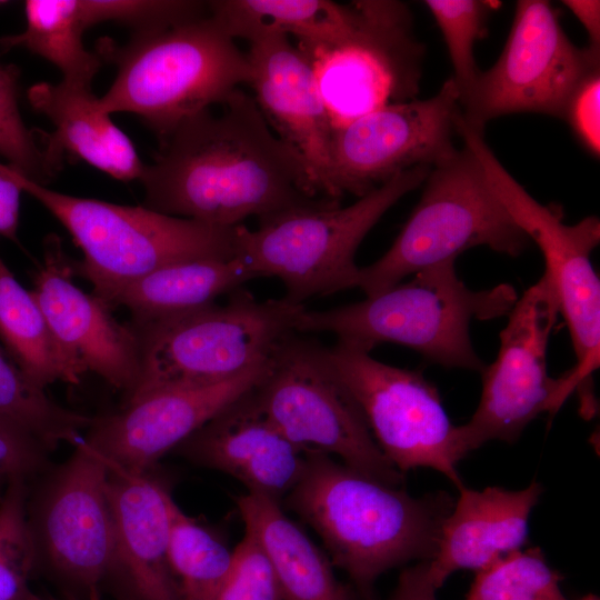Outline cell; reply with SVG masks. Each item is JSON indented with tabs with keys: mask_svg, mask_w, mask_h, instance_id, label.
Here are the masks:
<instances>
[{
	"mask_svg": "<svg viewBox=\"0 0 600 600\" xmlns=\"http://www.w3.org/2000/svg\"><path fill=\"white\" fill-rule=\"evenodd\" d=\"M219 114L201 111L160 140L140 181L144 207L217 227H236L334 202L302 156L273 134L253 97L236 89Z\"/></svg>",
	"mask_w": 600,
	"mask_h": 600,
	"instance_id": "obj_1",
	"label": "cell"
},
{
	"mask_svg": "<svg viewBox=\"0 0 600 600\" xmlns=\"http://www.w3.org/2000/svg\"><path fill=\"white\" fill-rule=\"evenodd\" d=\"M284 501L319 534L361 600H374L386 571L434 557L454 503L447 493L414 498L313 450Z\"/></svg>",
	"mask_w": 600,
	"mask_h": 600,
	"instance_id": "obj_2",
	"label": "cell"
},
{
	"mask_svg": "<svg viewBox=\"0 0 600 600\" xmlns=\"http://www.w3.org/2000/svg\"><path fill=\"white\" fill-rule=\"evenodd\" d=\"M518 298L509 283L469 289L457 276L456 259H449L362 301L303 309L293 331L329 332L369 352L380 343H396L442 367L481 373L486 364L473 349L470 323L508 316Z\"/></svg>",
	"mask_w": 600,
	"mask_h": 600,
	"instance_id": "obj_3",
	"label": "cell"
},
{
	"mask_svg": "<svg viewBox=\"0 0 600 600\" xmlns=\"http://www.w3.org/2000/svg\"><path fill=\"white\" fill-rule=\"evenodd\" d=\"M98 54L117 67L116 79L99 98L102 110L141 117L159 140L251 80L247 53L209 13L134 33L120 47L103 39Z\"/></svg>",
	"mask_w": 600,
	"mask_h": 600,
	"instance_id": "obj_4",
	"label": "cell"
},
{
	"mask_svg": "<svg viewBox=\"0 0 600 600\" xmlns=\"http://www.w3.org/2000/svg\"><path fill=\"white\" fill-rule=\"evenodd\" d=\"M1 170L68 230L83 259L73 266L93 294L113 308L118 294L150 272L177 262L232 259L234 228L168 216L144 206L73 197L44 187L9 164Z\"/></svg>",
	"mask_w": 600,
	"mask_h": 600,
	"instance_id": "obj_5",
	"label": "cell"
},
{
	"mask_svg": "<svg viewBox=\"0 0 600 600\" xmlns=\"http://www.w3.org/2000/svg\"><path fill=\"white\" fill-rule=\"evenodd\" d=\"M432 167L402 171L356 202L287 211L234 228V253L256 278L277 277L284 298L303 304L313 297L358 288L357 249L380 218L424 182Z\"/></svg>",
	"mask_w": 600,
	"mask_h": 600,
	"instance_id": "obj_6",
	"label": "cell"
},
{
	"mask_svg": "<svg viewBox=\"0 0 600 600\" xmlns=\"http://www.w3.org/2000/svg\"><path fill=\"white\" fill-rule=\"evenodd\" d=\"M303 309L284 297L258 300L238 288L223 304L131 326L141 367L127 402L159 389L211 384L240 374L269 358Z\"/></svg>",
	"mask_w": 600,
	"mask_h": 600,
	"instance_id": "obj_7",
	"label": "cell"
},
{
	"mask_svg": "<svg viewBox=\"0 0 600 600\" xmlns=\"http://www.w3.org/2000/svg\"><path fill=\"white\" fill-rule=\"evenodd\" d=\"M424 182L418 204L390 249L360 267L358 288L366 297L474 247L517 257L530 244L467 146L436 163Z\"/></svg>",
	"mask_w": 600,
	"mask_h": 600,
	"instance_id": "obj_8",
	"label": "cell"
},
{
	"mask_svg": "<svg viewBox=\"0 0 600 600\" xmlns=\"http://www.w3.org/2000/svg\"><path fill=\"white\" fill-rule=\"evenodd\" d=\"M273 426L306 452L337 456L347 467L400 487L403 473L383 454L337 373L328 347L291 331L274 347L267 372L252 389Z\"/></svg>",
	"mask_w": 600,
	"mask_h": 600,
	"instance_id": "obj_9",
	"label": "cell"
},
{
	"mask_svg": "<svg viewBox=\"0 0 600 600\" xmlns=\"http://www.w3.org/2000/svg\"><path fill=\"white\" fill-rule=\"evenodd\" d=\"M456 132L477 157L493 192L514 222L541 250L546 270L569 329L576 366L566 372L570 392H579L581 412L593 416L592 373L600 362V281L590 254L600 241V220L587 217L563 222L561 210L532 198L504 169L483 139L460 116Z\"/></svg>",
	"mask_w": 600,
	"mask_h": 600,
	"instance_id": "obj_10",
	"label": "cell"
},
{
	"mask_svg": "<svg viewBox=\"0 0 600 600\" xmlns=\"http://www.w3.org/2000/svg\"><path fill=\"white\" fill-rule=\"evenodd\" d=\"M74 447L28 496V523L38 568L72 598L101 600L111 581L124 590L107 493L109 467L83 438Z\"/></svg>",
	"mask_w": 600,
	"mask_h": 600,
	"instance_id": "obj_11",
	"label": "cell"
},
{
	"mask_svg": "<svg viewBox=\"0 0 600 600\" xmlns=\"http://www.w3.org/2000/svg\"><path fill=\"white\" fill-rule=\"evenodd\" d=\"M360 19L343 41L304 44L332 130L381 107L416 100L424 47L407 3L359 0Z\"/></svg>",
	"mask_w": 600,
	"mask_h": 600,
	"instance_id": "obj_12",
	"label": "cell"
},
{
	"mask_svg": "<svg viewBox=\"0 0 600 600\" xmlns=\"http://www.w3.org/2000/svg\"><path fill=\"white\" fill-rule=\"evenodd\" d=\"M600 54L578 48L544 0H519L506 46L459 100L461 118L483 132L497 117L533 112L561 118L579 83L600 69Z\"/></svg>",
	"mask_w": 600,
	"mask_h": 600,
	"instance_id": "obj_13",
	"label": "cell"
},
{
	"mask_svg": "<svg viewBox=\"0 0 600 600\" xmlns=\"http://www.w3.org/2000/svg\"><path fill=\"white\" fill-rule=\"evenodd\" d=\"M328 353L387 459L402 473L419 467L438 470L461 489L457 426L437 387L420 371L383 363L347 342L337 340Z\"/></svg>",
	"mask_w": 600,
	"mask_h": 600,
	"instance_id": "obj_14",
	"label": "cell"
},
{
	"mask_svg": "<svg viewBox=\"0 0 600 600\" xmlns=\"http://www.w3.org/2000/svg\"><path fill=\"white\" fill-rule=\"evenodd\" d=\"M559 314L544 274L518 298L499 334L497 358L481 372L478 408L457 426L463 458L491 440L514 442L533 419L554 414L570 396L564 374L553 379L547 370V347Z\"/></svg>",
	"mask_w": 600,
	"mask_h": 600,
	"instance_id": "obj_15",
	"label": "cell"
},
{
	"mask_svg": "<svg viewBox=\"0 0 600 600\" xmlns=\"http://www.w3.org/2000/svg\"><path fill=\"white\" fill-rule=\"evenodd\" d=\"M459 92L449 78L433 97L381 107L332 130L329 197H363L396 174L433 167L453 146Z\"/></svg>",
	"mask_w": 600,
	"mask_h": 600,
	"instance_id": "obj_16",
	"label": "cell"
},
{
	"mask_svg": "<svg viewBox=\"0 0 600 600\" xmlns=\"http://www.w3.org/2000/svg\"><path fill=\"white\" fill-rule=\"evenodd\" d=\"M268 364L269 358L221 382L147 393L128 401L119 412L94 418L83 440L108 464L138 472L152 470L167 452L252 390Z\"/></svg>",
	"mask_w": 600,
	"mask_h": 600,
	"instance_id": "obj_17",
	"label": "cell"
},
{
	"mask_svg": "<svg viewBox=\"0 0 600 600\" xmlns=\"http://www.w3.org/2000/svg\"><path fill=\"white\" fill-rule=\"evenodd\" d=\"M73 271L60 238L49 234L31 292L64 353L128 398L140 377L138 334L118 322L102 300L74 284Z\"/></svg>",
	"mask_w": 600,
	"mask_h": 600,
	"instance_id": "obj_18",
	"label": "cell"
},
{
	"mask_svg": "<svg viewBox=\"0 0 600 600\" xmlns=\"http://www.w3.org/2000/svg\"><path fill=\"white\" fill-rule=\"evenodd\" d=\"M174 451L197 466L233 477L248 492L279 503L300 480L307 454L267 418L252 390L218 412Z\"/></svg>",
	"mask_w": 600,
	"mask_h": 600,
	"instance_id": "obj_19",
	"label": "cell"
},
{
	"mask_svg": "<svg viewBox=\"0 0 600 600\" xmlns=\"http://www.w3.org/2000/svg\"><path fill=\"white\" fill-rule=\"evenodd\" d=\"M248 41L251 67L248 86L254 91V100L279 138L306 160L320 194L331 199L332 127L308 58L283 33H259Z\"/></svg>",
	"mask_w": 600,
	"mask_h": 600,
	"instance_id": "obj_20",
	"label": "cell"
},
{
	"mask_svg": "<svg viewBox=\"0 0 600 600\" xmlns=\"http://www.w3.org/2000/svg\"><path fill=\"white\" fill-rule=\"evenodd\" d=\"M108 467L107 493L126 592L133 600H179L169 566L170 488L153 469Z\"/></svg>",
	"mask_w": 600,
	"mask_h": 600,
	"instance_id": "obj_21",
	"label": "cell"
},
{
	"mask_svg": "<svg viewBox=\"0 0 600 600\" xmlns=\"http://www.w3.org/2000/svg\"><path fill=\"white\" fill-rule=\"evenodd\" d=\"M459 498L442 523L434 557L428 570L439 589L461 569L480 570L528 543V521L542 488L532 482L517 491L488 487L459 489Z\"/></svg>",
	"mask_w": 600,
	"mask_h": 600,
	"instance_id": "obj_22",
	"label": "cell"
},
{
	"mask_svg": "<svg viewBox=\"0 0 600 600\" xmlns=\"http://www.w3.org/2000/svg\"><path fill=\"white\" fill-rule=\"evenodd\" d=\"M27 96L32 108L54 127L51 133L39 132L53 173L69 153L117 180H140L144 163L129 137L102 110L91 86L39 82Z\"/></svg>",
	"mask_w": 600,
	"mask_h": 600,
	"instance_id": "obj_23",
	"label": "cell"
},
{
	"mask_svg": "<svg viewBox=\"0 0 600 600\" xmlns=\"http://www.w3.org/2000/svg\"><path fill=\"white\" fill-rule=\"evenodd\" d=\"M244 528L262 547L283 600H356L334 576L331 561L282 511L281 503L247 492L237 500Z\"/></svg>",
	"mask_w": 600,
	"mask_h": 600,
	"instance_id": "obj_24",
	"label": "cell"
},
{
	"mask_svg": "<svg viewBox=\"0 0 600 600\" xmlns=\"http://www.w3.org/2000/svg\"><path fill=\"white\" fill-rule=\"evenodd\" d=\"M253 278L238 257L177 262L127 286L113 307L124 306L132 314V326H142L212 303Z\"/></svg>",
	"mask_w": 600,
	"mask_h": 600,
	"instance_id": "obj_25",
	"label": "cell"
},
{
	"mask_svg": "<svg viewBox=\"0 0 600 600\" xmlns=\"http://www.w3.org/2000/svg\"><path fill=\"white\" fill-rule=\"evenodd\" d=\"M211 18L233 39L278 32L299 43L329 46L347 39L360 19L358 1L329 0H214Z\"/></svg>",
	"mask_w": 600,
	"mask_h": 600,
	"instance_id": "obj_26",
	"label": "cell"
},
{
	"mask_svg": "<svg viewBox=\"0 0 600 600\" xmlns=\"http://www.w3.org/2000/svg\"><path fill=\"white\" fill-rule=\"evenodd\" d=\"M0 343L38 387L80 382L84 373L61 349L33 293L23 288L0 258Z\"/></svg>",
	"mask_w": 600,
	"mask_h": 600,
	"instance_id": "obj_27",
	"label": "cell"
},
{
	"mask_svg": "<svg viewBox=\"0 0 600 600\" xmlns=\"http://www.w3.org/2000/svg\"><path fill=\"white\" fill-rule=\"evenodd\" d=\"M26 28L0 39L9 50L22 47L53 63L62 80L91 86L101 67L99 54L82 43L87 26L78 0H27Z\"/></svg>",
	"mask_w": 600,
	"mask_h": 600,
	"instance_id": "obj_28",
	"label": "cell"
},
{
	"mask_svg": "<svg viewBox=\"0 0 600 600\" xmlns=\"http://www.w3.org/2000/svg\"><path fill=\"white\" fill-rule=\"evenodd\" d=\"M233 550L170 501L169 566L179 600H214L232 564Z\"/></svg>",
	"mask_w": 600,
	"mask_h": 600,
	"instance_id": "obj_29",
	"label": "cell"
},
{
	"mask_svg": "<svg viewBox=\"0 0 600 600\" xmlns=\"http://www.w3.org/2000/svg\"><path fill=\"white\" fill-rule=\"evenodd\" d=\"M0 417L29 431L51 451L62 442L76 444L94 418L67 409L33 383L0 344Z\"/></svg>",
	"mask_w": 600,
	"mask_h": 600,
	"instance_id": "obj_30",
	"label": "cell"
},
{
	"mask_svg": "<svg viewBox=\"0 0 600 600\" xmlns=\"http://www.w3.org/2000/svg\"><path fill=\"white\" fill-rule=\"evenodd\" d=\"M27 479L10 477L0 499V600H46L30 587L38 568L28 523Z\"/></svg>",
	"mask_w": 600,
	"mask_h": 600,
	"instance_id": "obj_31",
	"label": "cell"
},
{
	"mask_svg": "<svg viewBox=\"0 0 600 600\" xmlns=\"http://www.w3.org/2000/svg\"><path fill=\"white\" fill-rule=\"evenodd\" d=\"M538 548L511 551L477 571L464 600H567Z\"/></svg>",
	"mask_w": 600,
	"mask_h": 600,
	"instance_id": "obj_32",
	"label": "cell"
},
{
	"mask_svg": "<svg viewBox=\"0 0 600 600\" xmlns=\"http://www.w3.org/2000/svg\"><path fill=\"white\" fill-rule=\"evenodd\" d=\"M441 30L453 69L452 80L459 100L473 87L480 70L476 64L473 48L486 32L488 14L493 6L482 0H427Z\"/></svg>",
	"mask_w": 600,
	"mask_h": 600,
	"instance_id": "obj_33",
	"label": "cell"
},
{
	"mask_svg": "<svg viewBox=\"0 0 600 600\" xmlns=\"http://www.w3.org/2000/svg\"><path fill=\"white\" fill-rule=\"evenodd\" d=\"M87 28L107 21L129 26L143 33L204 17L208 2L192 0H79Z\"/></svg>",
	"mask_w": 600,
	"mask_h": 600,
	"instance_id": "obj_34",
	"label": "cell"
},
{
	"mask_svg": "<svg viewBox=\"0 0 600 600\" xmlns=\"http://www.w3.org/2000/svg\"><path fill=\"white\" fill-rule=\"evenodd\" d=\"M19 69L0 62V154L9 166L40 182L53 174L37 136L23 122L18 107Z\"/></svg>",
	"mask_w": 600,
	"mask_h": 600,
	"instance_id": "obj_35",
	"label": "cell"
},
{
	"mask_svg": "<svg viewBox=\"0 0 600 600\" xmlns=\"http://www.w3.org/2000/svg\"><path fill=\"white\" fill-rule=\"evenodd\" d=\"M233 549L232 564L214 600H283L273 569L254 533Z\"/></svg>",
	"mask_w": 600,
	"mask_h": 600,
	"instance_id": "obj_36",
	"label": "cell"
},
{
	"mask_svg": "<svg viewBox=\"0 0 600 600\" xmlns=\"http://www.w3.org/2000/svg\"><path fill=\"white\" fill-rule=\"evenodd\" d=\"M50 449L29 431L0 417V469L26 479L48 468Z\"/></svg>",
	"mask_w": 600,
	"mask_h": 600,
	"instance_id": "obj_37",
	"label": "cell"
},
{
	"mask_svg": "<svg viewBox=\"0 0 600 600\" xmlns=\"http://www.w3.org/2000/svg\"><path fill=\"white\" fill-rule=\"evenodd\" d=\"M600 69L590 72L568 99L564 119L579 141L593 156L600 152Z\"/></svg>",
	"mask_w": 600,
	"mask_h": 600,
	"instance_id": "obj_38",
	"label": "cell"
},
{
	"mask_svg": "<svg viewBox=\"0 0 600 600\" xmlns=\"http://www.w3.org/2000/svg\"><path fill=\"white\" fill-rule=\"evenodd\" d=\"M437 590L426 560L401 572L388 600H437Z\"/></svg>",
	"mask_w": 600,
	"mask_h": 600,
	"instance_id": "obj_39",
	"label": "cell"
},
{
	"mask_svg": "<svg viewBox=\"0 0 600 600\" xmlns=\"http://www.w3.org/2000/svg\"><path fill=\"white\" fill-rule=\"evenodd\" d=\"M22 190L0 167V236L17 239Z\"/></svg>",
	"mask_w": 600,
	"mask_h": 600,
	"instance_id": "obj_40",
	"label": "cell"
},
{
	"mask_svg": "<svg viewBox=\"0 0 600 600\" xmlns=\"http://www.w3.org/2000/svg\"><path fill=\"white\" fill-rule=\"evenodd\" d=\"M562 3L586 29L589 38L587 48L600 54V2L598 0H564Z\"/></svg>",
	"mask_w": 600,
	"mask_h": 600,
	"instance_id": "obj_41",
	"label": "cell"
},
{
	"mask_svg": "<svg viewBox=\"0 0 600 600\" xmlns=\"http://www.w3.org/2000/svg\"><path fill=\"white\" fill-rule=\"evenodd\" d=\"M10 477L11 476L7 471L0 469V499L6 490Z\"/></svg>",
	"mask_w": 600,
	"mask_h": 600,
	"instance_id": "obj_42",
	"label": "cell"
},
{
	"mask_svg": "<svg viewBox=\"0 0 600 600\" xmlns=\"http://www.w3.org/2000/svg\"><path fill=\"white\" fill-rule=\"evenodd\" d=\"M581 600H599V599L596 598L594 596H591V594H590V596L584 597V598L581 599Z\"/></svg>",
	"mask_w": 600,
	"mask_h": 600,
	"instance_id": "obj_43",
	"label": "cell"
}]
</instances>
